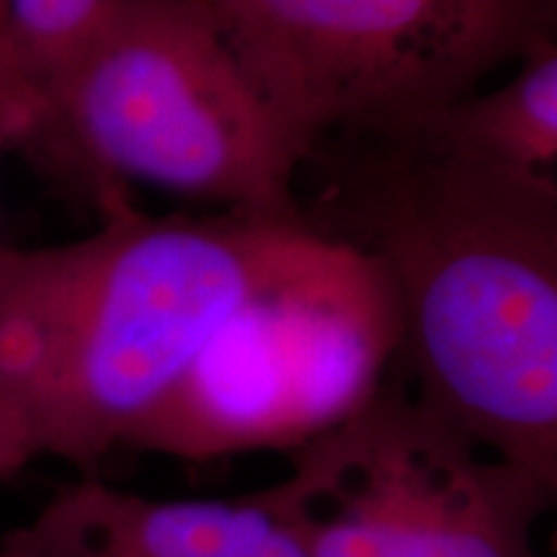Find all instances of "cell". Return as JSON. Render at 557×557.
I'll return each instance as SVG.
<instances>
[{
  "mask_svg": "<svg viewBox=\"0 0 557 557\" xmlns=\"http://www.w3.org/2000/svg\"><path fill=\"white\" fill-rule=\"evenodd\" d=\"M24 148L86 181L101 207L135 181L225 212L302 214V158L207 0H111Z\"/></svg>",
  "mask_w": 557,
  "mask_h": 557,
  "instance_id": "3957f363",
  "label": "cell"
},
{
  "mask_svg": "<svg viewBox=\"0 0 557 557\" xmlns=\"http://www.w3.org/2000/svg\"><path fill=\"white\" fill-rule=\"evenodd\" d=\"M400 127L478 163L555 176L557 39L534 47L504 86L462 96Z\"/></svg>",
  "mask_w": 557,
  "mask_h": 557,
  "instance_id": "ba28073f",
  "label": "cell"
},
{
  "mask_svg": "<svg viewBox=\"0 0 557 557\" xmlns=\"http://www.w3.org/2000/svg\"><path fill=\"white\" fill-rule=\"evenodd\" d=\"M26 462L21 457L16 438H13L9 423H5L3 410H0V480L16 475L18 470H24Z\"/></svg>",
  "mask_w": 557,
  "mask_h": 557,
  "instance_id": "8fae6325",
  "label": "cell"
},
{
  "mask_svg": "<svg viewBox=\"0 0 557 557\" xmlns=\"http://www.w3.org/2000/svg\"><path fill=\"white\" fill-rule=\"evenodd\" d=\"M88 238L0 256V410L26 465L94 475L169 393L302 218H150L127 197Z\"/></svg>",
  "mask_w": 557,
  "mask_h": 557,
  "instance_id": "7a4b0ae2",
  "label": "cell"
},
{
  "mask_svg": "<svg viewBox=\"0 0 557 557\" xmlns=\"http://www.w3.org/2000/svg\"><path fill=\"white\" fill-rule=\"evenodd\" d=\"M5 3H9V0H0V101L11 109L13 116H16L18 129H21V145H24L26 116H24V109H21L16 88H13L11 70H9V54H5Z\"/></svg>",
  "mask_w": 557,
  "mask_h": 557,
  "instance_id": "30bf717a",
  "label": "cell"
},
{
  "mask_svg": "<svg viewBox=\"0 0 557 557\" xmlns=\"http://www.w3.org/2000/svg\"><path fill=\"white\" fill-rule=\"evenodd\" d=\"M341 137L361 150L308 225L385 269L418 403L555 491V176L478 163L408 127Z\"/></svg>",
  "mask_w": 557,
  "mask_h": 557,
  "instance_id": "6da1fadb",
  "label": "cell"
},
{
  "mask_svg": "<svg viewBox=\"0 0 557 557\" xmlns=\"http://www.w3.org/2000/svg\"><path fill=\"white\" fill-rule=\"evenodd\" d=\"M284 137L400 127L555 39L557 0H207Z\"/></svg>",
  "mask_w": 557,
  "mask_h": 557,
  "instance_id": "5b68a950",
  "label": "cell"
},
{
  "mask_svg": "<svg viewBox=\"0 0 557 557\" xmlns=\"http://www.w3.org/2000/svg\"><path fill=\"white\" fill-rule=\"evenodd\" d=\"M269 493L308 557H534L532 527L555 496L385 389L292 451Z\"/></svg>",
  "mask_w": 557,
  "mask_h": 557,
  "instance_id": "8992f818",
  "label": "cell"
},
{
  "mask_svg": "<svg viewBox=\"0 0 557 557\" xmlns=\"http://www.w3.org/2000/svg\"><path fill=\"white\" fill-rule=\"evenodd\" d=\"M0 557H308V549L269 487L171 500L83 475L5 532Z\"/></svg>",
  "mask_w": 557,
  "mask_h": 557,
  "instance_id": "52a82bcc",
  "label": "cell"
},
{
  "mask_svg": "<svg viewBox=\"0 0 557 557\" xmlns=\"http://www.w3.org/2000/svg\"><path fill=\"white\" fill-rule=\"evenodd\" d=\"M18 145H21V129H18L16 116H13L11 109L0 101V163H3L5 152L11 148H18ZM5 246H9V243L0 240V256H3Z\"/></svg>",
  "mask_w": 557,
  "mask_h": 557,
  "instance_id": "7c38bea8",
  "label": "cell"
},
{
  "mask_svg": "<svg viewBox=\"0 0 557 557\" xmlns=\"http://www.w3.org/2000/svg\"><path fill=\"white\" fill-rule=\"evenodd\" d=\"M111 0H9L5 54L32 137L47 88L88 37ZM24 139V145H26Z\"/></svg>",
  "mask_w": 557,
  "mask_h": 557,
  "instance_id": "9c48e42d",
  "label": "cell"
},
{
  "mask_svg": "<svg viewBox=\"0 0 557 557\" xmlns=\"http://www.w3.org/2000/svg\"><path fill=\"white\" fill-rule=\"evenodd\" d=\"M400 344L385 269L302 220L127 447L184 459L295 451L377 400Z\"/></svg>",
  "mask_w": 557,
  "mask_h": 557,
  "instance_id": "277c9868",
  "label": "cell"
}]
</instances>
